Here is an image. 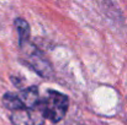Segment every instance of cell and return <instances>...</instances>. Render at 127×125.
Wrapping results in <instances>:
<instances>
[{
	"mask_svg": "<svg viewBox=\"0 0 127 125\" xmlns=\"http://www.w3.org/2000/svg\"><path fill=\"white\" fill-rule=\"evenodd\" d=\"M20 50L22 53L24 63L30 66L36 74L42 76L44 79H51L53 76V68L47 56L43 54L42 50H40L33 43L25 42L19 44Z\"/></svg>",
	"mask_w": 127,
	"mask_h": 125,
	"instance_id": "obj_2",
	"label": "cell"
},
{
	"mask_svg": "<svg viewBox=\"0 0 127 125\" xmlns=\"http://www.w3.org/2000/svg\"><path fill=\"white\" fill-rule=\"evenodd\" d=\"M10 120L14 125H43L46 119L41 109H20L11 113Z\"/></svg>",
	"mask_w": 127,
	"mask_h": 125,
	"instance_id": "obj_3",
	"label": "cell"
},
{
	"mask_svg": "<svg viewBox=\"0 0 127 125\" xmlns=\"http://www.w3.org/2000/svg\"><path fill=\"white\" fill-rule=\"evenodd\" d=\"M69 107V98L58 91H47L46 97L41 101L40 109L41 113L44 117V119L51 120L52 123H58L61 122Z\"/></svg>",
	"mask_w": 127,
	"mask_h": 125,
	"instance_id": "obj_1",
	"label": "cell"
},
{
	"mask_svg": "<svg viewBox=\"0 0 127 125\" xmlns=\"http://www.w3.org/2000/svg\"><path fill=\"white\" fill-rule=\"evenodd\" d=\"M14 25H15V28L17 31V35H19V44L30 41L31 28H30L29 22L22 17H17V18H15Z\"/></svg>",
	"mask_w": 127,
	"mask_h": 125,
	"instance_id": "obj_4",
	"label": "cell"
}]
</instances>
